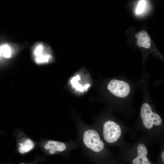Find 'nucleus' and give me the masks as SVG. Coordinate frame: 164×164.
<instances>
[{
	"instance_id": "3",
	"label": "nucleus",
	"mask_w": 164,
	"mask_h": 164,
	"mask_svg": "<svg viewBox=\"0 0 164 164\" xmlns=\"http://www.w3.org/2000/svg\"><path fill=\"white\" fill-rule=\"evenodd\" d=\"M83 139L85 146L94 152H99L104 148V143L96 130L88 129L84 132Z\"/></svg>"
},
{
	"instance_id": "15",
	"label": "nucleus",
	"mask_w": 164,
	"mask_h": 164,
	"mask_svg": "<svg viewBox=\"0 0 164 164\" xmlns=\"http://www.w3.org/2000/svg\"><path fill=\"white\" fill-rule=\"evenodd\" d=\"M3 164H10L9 163H4Z\"/></svg>"
},
{
	"instance_id": "16",
	"label": "nucleus",
	"mask_w": 164,
	"mask_h": 164,
	"mask_svg": "<svg viewBox=\"0 0 164 164\" xmlns=\"http://www.w3.org/2000/svg\"><path fill=\"white\" fill-rule=\"evenodd\" d=\"M2 133V132L0 131V135Z\"/></svg>"
},
{
	"instance_id": "4",
	"label": "nucleus",
	"mask_w": 164,
	"mask_h": 164,
	"mask_svg": "<svg viewBox=\"0 0 164 164\" xmlns=\"http://www.w3.org/2000/svg\"><path fill=\"white\" fill-rule=\"evenodd\" d=\"M102 135L105 142L109 143L117 142L122 134V129L119 124L111 120L105 122L102 129Z\"/></svg>"
},
{
	"instance_id": "11",
	"label": "nucleus",
	"mask_w": 164,
	"mask_h": 164,
	"mask_svg": "<svg viewBox=\"0 0 164 164\" xmlns=\"http://www.w3.org/2000/svg\"><path fill=\"white\" fill-rule=\"evenodd\" d=\"M80 79L78 75L73 77L71 80V82L73 87L78 91H83L85 89H87L90 86L89 84H86L85 86L83 87L78 83L77 81Z\"/></svg>"
},
{
	"instance_id": "9",
	"label": "nucleus",
	"mask_w": 164,
	"mask_h": 164,
	"mask_svg": "<svg viewBox=\"0 0 164 164\" xmlns=\"http://www.w3.org/2000/svg\"><path fill=\"white\" fill-rule=\"evenodd\" d=\"M135 36L137 40V45L146 48L150 47L151 45L150 38L148 33L145 31H141L136 33Z\"/></svg>"
},
{
	"instance_id": "7",
	"label": "nucleus",
	"mask_w": 164,
	"mask_h": 164,
	"mask_svg": "<svg viewBox=\"0 0 164 164\" xmlns=\"http://www.w3.org/2000/svg\"><path fill=\"white\" fill-rule=\"evenodd\" d=\"M41 149L45 153L53 155L64 151L67 148L63 142L53 140L40 141L38 143Z\"/></svg>"
},
{
	"instance_id": "10",
	"label": "nucleus",
	"mask_w": 164,
	"mask_h": 164,
	"mask_svg": "<svg viewBox=\"0 0 164 164\" xmlns=\"http://www.w3.org/2000/svg\"><path fill=\"white\" fill-rule=\"evenodd\" d=\"M14 54V49L9 44H4L0 46V58L9 59Z\"/></svg>"
},
{
	"instance_id": "1",
	"label": "nucleus",
	"mask_w": 164,
	"mask_h": 164,
	"mask_svg": "<svg viewBox=\"0 0 164 164\" xmlns=\"http://www.w3.org/2000/svg\"><path fill=\"white\" fill-rule=\"evenodd\" d=\"M16 138V151L19 154L24 155L34 149L38 143L22 131L15 128L13 133Z\"/></svg>"
},
{
	"instance_id": "13",
	"label": "nucleus",
	"mask_w": 164,
	"mask_h": 164,
	"mask_svg": "<svg viewBox=\"0 0 164 164\" xmlns=\"http://www.w3.org/2000/svg\"><path fill=\"white\" fill-rule=\"evenodd\" d=\"M42 158L40 156L36 155L34 159L32 161L28 163L21 162L19 164H38L42 159Z\"/></svg>"
},
{
	"instance_id": "5",
	"label": "nucleus",
	"mask_w": 164,
	"mask_h": 164,
	"mask_svg": "<svg viewBox=\"0 0 164 164\" xmlns=\"http://www.w3.org/2000/svg\"><path fill=\"white\" fill-rule=\"evenodd\" d=\"M32 53L33 60L38 65L49 63L53 60L50 47L43 43H39L36 45Z\"/></svg>"
},
{
	"instance_id": "8",
	"label": "nucleus",
	"mask_w": 164,
	"mask_h": 164,
	"mask_svg": "<svg viewBox=\"0 0 164 164\" xmlns=\"http://www.w3.org/2000/svg\"><path fill=\"white\" fill-rule=\"evenodd\" d=\"M137 155L132 160L133 164H151L147 155L148 150L143 143L139 144L137 147Z\"/></svg>"
},
{
	"instance_id": "6",
	"label": "nucleus",
	"mask_w": 164,
	"mask_h": 164,
	"mask_svg": "<svg viewBox=\"0 0 164 164\" xmlns=\"http://www.w3.org/2000/svg\"><path fill=\"white\" fill-rule=\"evenodd\" d=\"M107 88L114 96L120 98H124L129 94L131 87L127 82L122 80H111L107 85Z\"/></svg>"
},
{
	"instance_id": "14",
	"label": "nucleus",
	"mask_w": 164,
	"mask_h": 164,
	"mask_svg": "<svg viewBox=\"0 0 164 164\" xmlns=\"http://www.w3.org/2000/svg\"><path fill=\"white\" fill-rule=\"evenodd\" d=\"M161 157L163 162H164V151H163L161 153Z\"/></svg>"
},
{
	"instance_id": "2",
	"label": "nucleus",
	"mask_w": 164,
	"mask_h": 164,
	"mask_svg": "<svg viewBox=\"0 0 164 164\" xmlns=\"http://www.w3.org/2000/svg\"><path fill=\"white\" fill-rule=\"evenodd\" d=\"M140 116L144 126L150 129L161 125L162 121L160 116L154 112L149 103H143L140 108Z\"/></svg>"
},
{
	"instance_id": "12",
	"label": "nucleus",
	"mask_w": 164,
	"mask_h": 164,
	"mask_svg": "<svg viewBox=\"0 0 164 164\" xmlns=\"http://www.w3.org/2000/svg\"><path fill=\"white\" fill-rule=\"evenodd\" d=\"M145 5L146 2L145 0L140 1L136 10V13L140 14L142 13L145 9Z\"/></svg>"
}]
</instances>
